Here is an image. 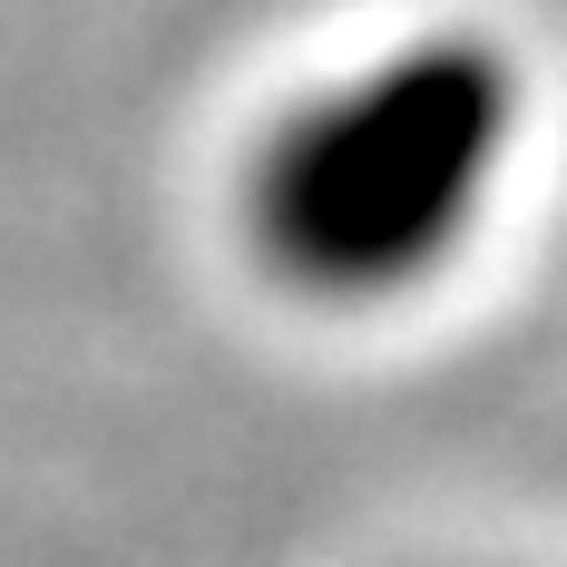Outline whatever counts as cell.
Segmentation results:
<instances>
[{"label":"cell","instance_id":"1","mask_svg":"<svg viewBox=\"0 0 567 567\" xmlns=\"http://www.w3.org/2000/svg\"><path fill=\"white\" fill-rule=\"evenodd\" d=\"M518 69L489 40H421L284 117L255 157V245L323 303H382L451 255L509 157Z\"/></svg>","mask_w":567,"mask_h":567}]
</instances>
